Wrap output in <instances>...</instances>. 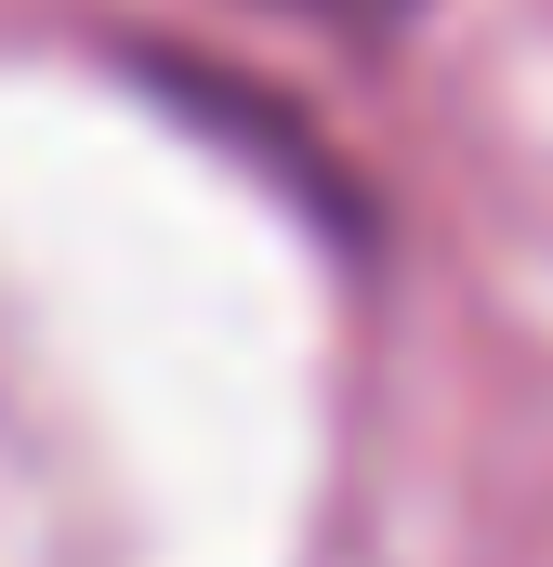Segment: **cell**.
I'll use <instances>...</instances> for the list:
<instances>
[{
    "instance_id": "6da1fadb",
    "label": "cell",
    "mask_w": 553,
    "mask_h": 567,
    "mask_svg": "<svg viewBox=\"0 0 553 567\" xmlns=\"http://www.w3.org/2000/svg\"><path fill=\"white\" fill-rule=\"evenodd\" d=\"M133 66H145V93L158 106H185L198 133H225V145H251V172H276L343 251L369 238V198H356V172L330 158V133L290 106V93H264V80H225V66H198V53H158V40H133Z\"/></svg>"
},
{
    "instance_id": "7a4b0ae2",
    "label": "cell",
    "mask_w": 553,
    "mask_h": 567,
    "mask_svg": "<svg viewBox=\"0 0 553 567\" xmlns=\"http://www.w3.org/2000/svg\"><path fill=\"white\" fill-rule=\"evenodd\" d=\"M276 13H303V27H343V40H383V27H409V0H276Z\"/></svg>"
}]
</instances>
